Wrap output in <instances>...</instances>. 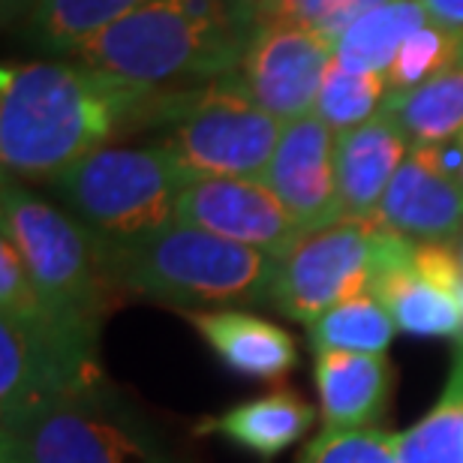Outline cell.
<instances>
[{"label": "cell", "mask_w": 463, "mask_h": 463, "mask_svg": "<svg viewBox=\"0 0 463 463\" xmlns=\"http://www.w3.org/2000/svg\"><path fill=\"white\" fill-rule=\"evenodd\" d=\"M178 90H151L85 63L15 61L0 70L4 178L54 181L81 156L142 124H163Z\"/></svg>", "instance_id": "1"}, {"label": "cell", "mask_w": 463, "mask_h": 463, "mask_svg": "<svg viewBox=\"0 0 463 463\" xmlns=\"http://www.w3.org/2000/svg\"><path fill=\"white\" fill-rule=\"evenodd\" d=\"M253 27L250 0H147L70 61L127 85L193 90L238 70Z\"/></svg>", "instance_id": "2"}, {"label": "cell", "mask_w": 463, "mask_h": 463, "mask_svg": "<svg viewBox=\"0 0 463 463\" xmlns=\"http://www.w3.org/2000/svg\"><path fill=\"white\" fill-rule=\"evenodd\" d=\"M97 253L106 280L142 298L184 307L271 304L277 256L181 220L129 241H97Z\"/></svg>", "instance_id": "3"}, {"label": "cell", "mask_w": 463, "mask_h": 463, "mask_svg": "<svg viewBox=\"0 0 463 463\" xmlns=\"http://www.w3.org/2000/svg\"><path fill=\"white\" fill-rule=\"evenodd\" d=\"M190 178L165 145H106L72 163L52 187L97 241H129L178 220Z\"/></svg>", "instance_id": "4"}, {"label": "cell", "mask_w": 463, "mask_h": 463, "mask_svg": "<svg viewBox=\"0 0 463 463\" xmlns=\"http://www.w3.org/2000/svg\"><path fill=\"white\" fill-rule=\"evenodd\" d=\"M0 232L18 250L43 301L61 319L99 335L112 283L99 265L94 235L15 178H4L0 190Z\"/></svg>", "instance_id": "5"}, {"label": "cell", "mask_w": 463, "mask_h": 463, "mask_svg": "<svg viewBox=\"0 0 463 463\" xmlns=\"http://www.w3.org/2000/svg\"><path fill=\"white\" fill-rule=\"evenodd\" d=\"M165 145L193 178H262L283 120L256 106L235 79L178 90L163 120Z\"/></svg>", "instance_id": "6"}, {"label": "cell", "mask_w": 463, "mask_h": 463, "mask_svg": "<svg viewBox=\"0 0 463 463\" xmlns=\"http://www.w3.org/2000/svg\"><path fill=\"white\" fill-rule=\"evenodd\" d=\"M385 229L376 220H352L310 232L277 259L271 307L286 319L317 322L322 313L373 289Z\"/></svg>", "instance_id": "7"}, {"label": "cell", "mask_w": 463, "mask_h": 463, "mask_svg": "<svg viewBox=\"0 0 463 463\" xmlns=\"http://www.w3.org/2000/svg\"><path fill=\"white\" fill-rule=\"evenodd\" d=\"M0 455L4 463H156L151 449L99 406V394L6 412Z\"/></svg>", "instance_id": "8"}, {"label": "cell", "mask_w": 463, "mask_h": 463, "mask_svg": "<svg viewBox=\"0 0 463 463\" xmlns=\"http://www.w3.org/2000/svg\"><path fill=\"white\" fill-rule=\"evenodd\" d=\"M335 54L337 43L310 27L256 18L253 36L232 79L256 106L289 124L313 115Z\"/></svg>", "instance_id": "9"}, {"label": "cell", "mask_w": 463, "mask_h": 463, "mask_svg": "<svg viewBox=\"0 0 463 463\" xmlns=\"http://www.w3.org/2000/svg\"><path fill=\"white\" fill-rule=\"evenodd\" d=\"M178 220L280 259L304 232L262 178H190Z\"/></svg>", "instance_id": "10"}, {"label": "cell", "mask_w": 463, "mask_h": 463, "mask_svg": "<svg viewBox=\"0 0 463 463\" xmlns=\"http://www.w3.org/2000/svg\"><path fill=\"white\" fill-rule=\"evenodd\" d=\"M262 181L283 202L304 235L344 220L337 187V133L319 115L295 118L283 127Z\"/></svg>", "instance_id": "11"}, {"label": "cell", "mask_w": 463, "mask_h": 463, "mask_svg": "<svg viewBox=\"0 0 463 463\" xmlns=\"http://www.w3.org/2000/svg\"><path fill=\"white\" fill-rule=\"evenodd\" d=\"M373 220L415 244H451L463 235V181L442 145L412 147Z\"/></svg>", "instance_id": "12"}, {"label": "cell", "mask_w": 463, "mask_h": 463, "mask_svg": "<svg viewBox=\"0 0 463 463\" xmlns=\"http://www.w3.org/2000/svg\"><path fill=\"white\" fill-rule=\"evenodd\" d=\"M410 151L412 142L385 109L367 124L337 133V187L344 217L373 220Z\"/></svg>", "instance_id": "13"}, {"label": "cell", "mask_w": 463, "mask_h": 463, "mask_svg": "<svg viewBox=\"0 0 463 463\" xmlns=\"http://www.w3.org/2000/svg\"><path fill=\"white\" fill-rule=\"evenodd\" d=\"M317 379L322 421L331 430L376 428L392 401L394 370L385 352H317Z\"/></svg>", "instance_id": "14"}, {"label": "cell", "mask_w": 463, "mask_h": 463, "mask_svg": "<svg viewBox=\"0 0 463 463\" xmlns=\"http://www.w3.org/2000/svg\"><path fill=\"white\" fill-rule=\"evenodd\" d=\"M199 337L229 370L250 379H280L298 361L289 331L244 310H205L190 317Z\"/></svg>", "instance_id": "15"}, {"label": "cell", "mask_w": 463, "mask_h": 463, "mask_svg": "<svg viewBox=\"0 0 463 463\" xmlns=\"http://www.w3.org/2000/svg\"><path fill=\"white\" fill-rule=\"evenodd\" d=\"M313 419H317V410L304 397L295 394L292 388H280V392L232 406L214 419L202 421L196 430L220 433L262 460H271L295 442H301Z\"/></svg>", "instance_id": "16"}, {"label": "cell", "mask_w": 463, "mask_h": 463, "mask_svg": "<svg viewBox=\"0 0 463 463\" xmlns=\"http://www.w3.org/2000/svg\"><path fill=\"white\" fill-rule=\"evenodd\" d=\"M370 295L388 310L394 328L419 337H451L463 344V307L451 292L439 289L415 271L412 265L379 274Z\"/></svg>", "instance_id": "17"}, {"label": "cell", "mask_w": 463, "mask_h": 463, "mask_svg": "<svg viewBox=\"0 0 463 463\" xmlns=\"http://www.w3.org/2000/svg\"><path fill=\"white\" fill-rule=\"evenodd\" d=\"M142 4L147 0H40L27 15L24 33L43 52L76 58L88 43Z\"/></svg>", "instance_id": "18"}, {"label": "cell", "mask_w": 463, "mask_h": 463, "mask_svg": "<svg viewBox=\"0 0 463 463\" xmlns=\"http://www.w3.org/2000/svg\"><path fill=\"white\" fill-rule=\"evenodd\" d=\"M385 112L397 120L412 147L451 145L463 133V63L419 88L392 94Z\"/></svg>", "instance_id": "19"}, {"label": "cell", "mask_w": 463, "mask_h": 463, "mask_svg": "<svg viewBox=\"0 0 463 463\" xmlns=\"http://www.w3.org/2000/svg\"><path fill=\"white\" fill-rule=\"evenodd\" d=\"M430 22L421 0H385L370 9L337 40V58L352 67L388 76L401 45Z\"/></svg>", "instance_id": "20"}, {"label": "cell", "mask_w": 463, "mask_h": 463, "mask_svg": "<svg viewBox=\"0 0 463 463\" xmlns=\"http://www.w3.org/2000/svg\"><path fill=\"white\" fill-rule=\"evenodd\" d=\"M394 449L401 463H463V346H455L439 401L421 421L394 433Z\"/></svg>", "instance_id": "21"}, {"label": "cell", "mask_w": 463, "mask_h": 463, "mask_svg": "<svg viewBox=\"0 0 463 463\" xmlns=\"http://www.w3.org/2000/svg\"><path fill=\"white\" fill-rule=\"evenodd\" d=\"M388 97L392 90H388V79L383 72L352 67L335 54L313 115H319L335 133H346L383 112Z\"/></svg>", "instance_id": "22"}, {"label": "cell", "mask_w": 463, "mask_h": 463, "mask_svg": "<svg viewBox=\"0 0 463 463\" xmlns=\"http://www.w3.org/2000/svg\"><path fill=\"white\" fill-rule=\"evenodd\" d=\"M394 322L376 295H358L307 326L313 352L344 349V352H385L394 337Z\"/></svg>", "instance_id": "23"}, {"label": "cell", "mask_w": 463, "mask_h": 463, "mask_svg": "<svg viewBox=\"0 0 463 463\" xmlns=\"http://www.w3.org/2000/svg\"><path fill=\"white\" fill-rule=\"evenodd\" d=\"M385 0H253L256 18L310 27L328 40H340L361 15Z\"/></svg>", "instance_id": "24"}, {"label": "cell", "mask_w": 463, "mask_h": 463, "mask_svg": "<svg viewBox=\"0 0 463 463\" xmlns=\"http://www.w3.org/2000/svg\"><path fill=\"white\" fill-rule=\"evenodd\" d=\"M295 463H401L394 449V433L379 428L361 430H331L322 428L310 439Z\"/></svg>", "instance_id": "25"}, {"label": "cell", "mask_w": 463, "mask_h": 463, "mask_svg": "<svg viewBox=\"0 0 463 463\" xmlns=\"http://www.w3.org/2000/svg\"><path fill=\"white\" fill-rule=\"evenodd\" d=\"M421 6L437 24L463 31V0H421Z\"/></svg>", "instance_id": "26"}, {"label": "cell", "mask_w": 463, "mask_h": 463, "mask_svg": "<svg viewBox=\"0 0 463 463\" xmlns=\"http://www.w3.org/2000/svg\"><path fill=\"white\" fill-rule=\"evenodd\" d=\"M4 4V22L6 24H24L27 15L33 13V6L40 0H0Z\"/></svg>", "instance_id": "27"}, {"label": "cell", "mask_w": 463, "mask_h": 463, "mask_svg": "<svg viewBox=\"0 0 463 463\" xmlns=\"http://www.w3.org/2000/svg\"><path fill=\"white\" fill-rule=\"evenodd\" d=\"M455 154H458V175H460V181H463V133L455 138Z\"/></svg>", "instance_id": "28"}, {"label": "cell", "mask_w": 463, "mask_h": 463, "mask_svg": "<svg viewBox=\"0 0 463 463\" xmlns=\"http://www.w3.org/2000/svg\"><path fill=\"white\" fill-rule=\"evenodd\" d=\"M458 259H460V265H463V235L458 238Z\"/></svg>", "instance_id": "29"}, {"label": "cell", "mask_w": 463, "mask_h": 463, "mask_svg": "<svg viewBox=\"0 0 463 463\" xmlns=\"http://www.w3.org/2000/svg\"><path fill=\"white\" fill-rule=\"evenodd\" d=\"M250 4H253V0H250Z\"/></svg>", "instance_id": "30"}]
</instances>
